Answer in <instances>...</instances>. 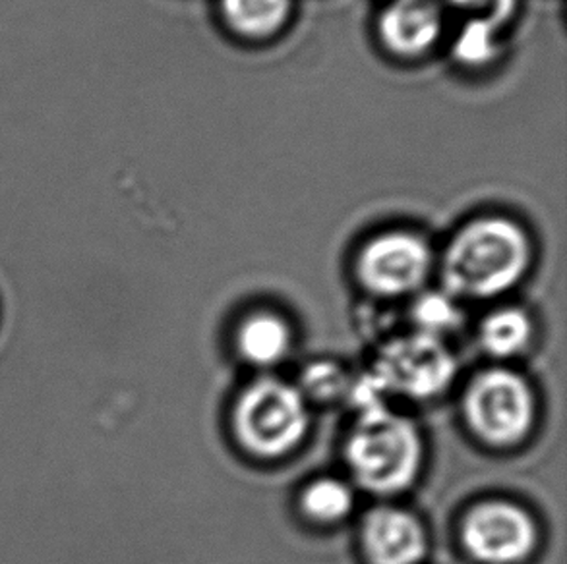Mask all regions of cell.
<instances>
[{"mask_svg":"<svg viewBox=\"0 0 567 564\" xmlns=\"http://www.w3.org/2000/svg\"><path fill=\"white\" fill-rule=\"evenodd\" d=\"M223 28L245 43H269L291 23L295 0H217Z\"/></svg>","mask_w":567,"mask_h":564,"instance_id":"11","label":"cell"},{"mask_svg":"<svg viewBox=\"0 0 567 564\" xmlns=\"http://www.w3.org/2000/svg\"><path fill=\"white\" fill-rule=\"evenodd\" d=\"M461 543L478 563L519 564L535 553L538 528L519 504L483 501L461 522Z\"/></svg>","mask_w":567,"mask_h":564,"instance_id":"7","label":"cell"},{"mask_svg":"<svg viewBox=\"0 0 567 564\" xmlns=\"http://www.w3.org/2000/svg\"><path fill=\"white\" fill-rule=\"evenodd\" d=\"M533 263V240L506 215H481L461 224L442 255L445 294L491 300L523 281Z\"/></svg>","mask_w":567,"mask_h":564,"instance_id":"1","label":"cell"},{"mask_svg":"<svg viewBox=\"0 0 567 564\" xmlns=\"http://www.w3.org/2000/svg\"><path fill=\"white\" fill-rule=\"evenodd\" d=\"M491 0H442L445 8H453V10H461L467 14H475L478 10H483Z\"/></svg>","mask_w":567,"mask_h":564,"instance_id":"17","label":"cell"},{"mask_svg":"<svg viewBox=\"0 0 567 564\" xmlns=\"http://www.w3.org/2000/svg\"><path fill=\"white\" fill-rule=\"evenodd\" d=\"M535 335V325L529 313L519 307H502L486 315L481 323L478 341L492 358L507 359L527 351Z\"/></svg>","mask_w":567,"mask_h":564,"instance_id":"13","label":"cell"},{"mask_svg":"<svg viewBox=\"0 0 567 564\" xmlns=\"http://www.w3.org/2000/svg\"><path fill=\"white\" fill-rule=\"evenodd\" d=\"M353 488L338 478L312 481L300 495V509L318 524H338L353 512Z\"/></svg>","mask_w":567,"mask_h":564,"instance_id":"14","label":"cell"},{"mask_svg":"<svg viewBox=\"0 0 567 564\" xmlns=\"http://www.w3.org/2000/svg\"><path fill=\"white\" fill-rule=\"evenodd\" d=\"M463 414L481 441L506 449L527 439L537 418V400L523 375L492 367L468 383Z\"/></svg>","mask_w":567,"mask_h":564,"instance_id":"4","label":"cell"},{"mask_svg":"<svg viewBox=\"0 0 567 564\" xmlns=\"http://www.w3.org/2000/svg\"><path fill=\"white\" fill-rule=\"evenodd\" d=\"M413 320L419 327L416 331L440 336L460 323L461 312L460 307L453 304L450 294L430 292L416 300V304L413 305Z\"/></svg>","mask_w":567,"mask_h":564,"instance_id":"16","label":"cell"},{"mask_svg":"<svg viewBox=\"0 0 567 564\" xmlns=\"http://www.w3.org/2000/svg\"><path fill=\"white\" fill-rule=\"evenodd\" d=\"M233 431L254 457H287L307 437V398L276 377L250 383L233 408Z\"/></svg>","mask_w":567,"mask_h":564,"instance_id":"3","label":"cell"},{"mask_svg":"<svg viewBox=\"0 0 567 564\" xmlns=\"http://www.w3.org/2000/svg\"><path fill=\"white\" fill-rule=\"evenodd\" d=\"M351 377L336 362H315L300 375V395L318 403H333L347 397L351 390Z\"/></svg>","mask_w":567,"mask_h":564,"instance_id":"15","label":"cell"},{"mask_svg":"<svg viewBox=\"0 0 567 564\" xmlns=\"http://www.w3.org/2000/svg\"><path fill=\"white\" fill-rule=\"evenodd\" d=\"M424 445L413 421L385 406L359 414L346 442L354 481L374 495H398L421 472Z\"/></svg>","mask_w":567,"mask_h":564,"instance_id":"2","label":"cell"},{"mask_svg":"<svg viewBox=\"0 0 567 564\" xmlns=\"http://www.w3.org/2000/svg\"><path fill=\"white\" fill-rule=\"evenodd\" d=\"M455 372V358L442 338L414 331L383 344L370 375L385 397L429 400L452 385Z\"/></svg>","mask_w":567,"mask_h":564,"instance_id":"5","label":"cell"},{"mask_svg":"<svg viewBox=\"0 0 567 564\" xmlns=\"http://www.w3.org/2000/svg\"><path fill=\"white\" fill-rule=\"evenodd\" d=\"M361 547L369 564H419L429 553V535L413 512L382 504L362 519Z\"/></svg>","mask_w":567,"mask_h":564,"instance_id":"9","label":"cell"},{"mask_svg":"<svg viewBox=\"0 0 567 564\" xmlns=\"http://www.w3.org/2000/svg\"><path fill=\"white\" fill-rule=\"evenodd\" d=\"M434 263L429 240L413 230H385L364 242L354 261L357 279L378 297H403L424 286Z\"/></svg>","mask_w":567,"mask_h":564,"instance_id":"6","label":"cell"},{"mask_svg":"<svg viewBox=\"0 0 567 564\" xmlns=\"http://www.w3.org/2000/svg\"><path fill=\"white\" fill-rule=\"evenodd\" d=\"M383 53L401 62L434 53L445 31L442 0H388L374 23Z\"/></svg>","mask_w":567,"mask_h":564,"instance_id":"8","label":"cell"},{"mask_svg":"<svg viewBox=\"0 0 567 564\" xmlns=\"http://www.w3.org/2000/svg\"><path fill=\"white\" fill-rule=\"evenodd\" d=\"M522 0H491L483 10L468 14L452 41L453 61L463 69L481 70L498 61L504 51L502 33L514 22Z\"/></svg>","mask_w":567,"mask_h":564,"instance_id":"10","label":"cell"},{"mask_svg":"<svg viewBox=\"0 0 567 564\" xmlns=\"http://www.w3.org/2000/svg\"><path fill=\"white\" fill-rule=\"evenodd\" d=\"M291 328L276 313H254L240 323L237 333L238 354L252 366H277L291 352Z\"/></svg>","mask_w":567,"mask_h":564,"instance_id":"12","label":"cell"}]
</instances>
